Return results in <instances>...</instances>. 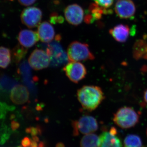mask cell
Returning <instances> with one entry per match:
<instances>
[{"mask_svg":"<svg viewBox=\"0 0 147 147\" xmlns=\"http://www.w3.org/2000/svg\"><path fill=\"white\" fill-rule=\"evenodd\" d=\"M77 96L82 107L89 111L95 110L105 98L101 88L94 86L82 87L77 91Z\"/></svg>","mask_w":147,"mask_h":147,"instance_id":"cell-1","label":"cell"},{"mask_svg":"<svg viewBox=\"0 0 147 147\" xmlns=\"http://www.w3.org/2000/svg\"><path fill=\"white\" fill-rule=\"evenodd\" d=\"M67 53L69 62L95 59L94 55L90 50L88 45L79 41L71 42L67 47Z\"/></svg>","mask_w":147,"mask_h":147,"instance_id":"cell-2","label":"cell"},{"mask_svg":"<svg viewBox=\"0 0 147 147\" xmlns=\"http://www.w3.org/2000/svg\"><path fill=\"white\" fill-rule=\"evenodd\" d=\"M139 116L131 107H123L119 109L114 115L113 121L121 128L128 129L133 127L138 123Z\"/></svg>","mask_w":147,"mask_h":147,"instance_id":"cell-3","label":"cell"},{"mask_svg":"<svg viewBox=\"0 0 147 147\" xmlns=\"http://www.w3.org/2000/svg\"><path fill=\"white\" fill-rule=\"evenodd\" d=\"M45 51L50 57V64L53 66L61 65L68 61L67 55L59 42H54L47 44Z\"/></svg>","mask_w":147,"mask_h":147,"instance_id":"cell-4","label":"cell"},{"mask_svg":"<svg viewBox=\"0 0 147 147\" xmlns=\"http://www.w3.org/2000/svg\"><path fill=\"white\" fill-rule=\"evenodd\" d=\"M63 71L70 81L75 84L84 79L87 73L85 65L78 62L69 63L63 67Z\"/></svg>","mask_w":147,"mask_h":147,"instance_id":"cell-5","label":"cell"},{"mask_svg":"<svg viewBox=\"0 0 147 147\" xmlns=\"http://www.w3.org/2000/svg\"><path fill=\"white\" fill-rule=\"evenodd\" d=\"M28 63L32 68L40 70L47 68L50 65L51 59L45 50L36 49L30 55Z\"/></svg>","mask_w":147,"mask_h":147,"instance_id":"cell-6","label":"cell"},{"mask_svg":"<svg viewBox=\"0 0 147 147\" xmlns=\"http://www.w3.org/2000/svg\"><path fill=\"white\" fill-rule=\"evenodd\" d=\"M73 125L75 135L79 132L83 134H91L96 131L98 128L97 121L90 116H83L78 121H74Z\"/></svg>","mask_w":147,"mask_h":147,"instance_id":"cell-7","label":"cell"},{"mask_svg":"<svg viewBox=\"0 0 147 147\" xmlns=\"http://www.w3.org/2000/svg\"><path fill=\"white\" fill-rule=\"evenodd\" d=\"M42 18V12L41 10L34 7L25 9L21 15L22 23L30 28L38 26L40 24Z\"/></svg>","mask_w":147,"mask_h":147,"instance_id":"cell-8","label":"cell"},{"mask_svg":"<svg viewBox=\"0 0 147 147\" xmlns=\"http://www.w3.org/2000/svg\"><path fill=\"white\" fill-rule=\"evenodd\" d=\"M64 14L67 21L73 26L80 25L84 19V10L80 6L76 4L67 7L64 10Z\"/></svg>","mask_w":147,"mask_h":147,"instance_id":"cell-9","label":"cell"},{"mask_svg":"<svg viewBox=\"0 0 147 147\" xmlns=\"http://www.w3.org/2000/svg\"><path fill=\"white\" fill-rule=\"evenodd\" d=\"M115 10L119 17L127 19L134 16L136 8L131 0H118L116 3Z\"/></svg>","mask_w":147,"mask_h":147,"instance_id":"cell-10","label":"cell"},{"mask_svg":"<svg viewBox=\"0 0 147 147\" xmlns=\"http://www.w3.org/2000/svg\"><path fill=\"white\" fill-rule=\"evenodd\" d=\"M117 130L115 127L111 128L109 131L102 132L100 137L99 147H122L121 142L117 136Z\"/></svg>","mask_w":147,"mask_h":147,"instance_id":"cell-11","label":"cell"},{"mask_svg":"<svg viewBox=\"0 0 147 147\" xmlns=\"http://www.w3.org/2000/svg\"><path fill=\"white\" fill-rule=\"evenodd\" d=\"M10 97L14 104L22 105L28 100L30 94L26 87L24 85H17L11 90Z\"/></svg>","mask_w":147,"mask_h":147,"instance_id":"cell-12","label":"cell"},{"mask_svg":"<svg viewBox=\"0 0 147 147\" xmlns=\"http://www.w3.org/2000/svg\"><path fill=\"white\" fill-rule=\"evenodd\" d=\"M18 39L20 45L28 49L35 45L38 42L39 38L37 32L26 29L20 32Z\"/></svg>","mask_w":147,"mask_h":147,"instance_id":"cell-13","label":"cell"},{"mask_svg":"<svg viewBox=\"0 0 147 147\" xmlns=\"http://www.w3.org/2000/svg\"><path fill=\"white\" fill-rule=\"evenodd\" d=\"M37 32L39 39L43 42H51L55 38V30L52 25L48 22L45 21L40 24Z\"/></svg>","mask_w":147,"mask_h":147,"instance_id":"cell-14","label":"cell"},{"mask_svg":"<svg viewBox=\"0 0 147 147\" xmlns=\"http://www.w3.org/2000/svg\"><path fill=\"white\" fill-rule=\"evenodd\" d=\"M130 29L127 26L119 24L111 29L110 34L116 41L119 42H126L130 34Z\"/></svg>","mask_w":147,"mask_h":147,"instance_id":"cell-15","label":"cell"},{"mask_svg":"<svg viewBox=\"0 0 147 147\" xmlns=\"http://www.w3.org/2000/svg\"><path fill=\"white\" fill-rule=\"evenodd\" d=\"M81 147H99L100 138L96 134H88L81 140Z\"/></svg>","mask_w":147,"mask_h":147,"instance_id":"cell-16","label":"cell"},{"mask_svg":"<svg viewBox=\"0 0 147 147\" xmlns=\"http://www.w3.org/2000/svg\"><path fill=\"white\" fill-rule=\"evenodd\" d=\"M147 41L145 38L138 40L134 43L133 48V56L135 59L139 60L143 58Z\"/></svg>","mask_w":147,"mask_h":147,"instance_id":"cell-17","label":"cell"},{"mask_svg":"<svg viewBox=\"0 0 147 147\" xmlns=\"http://www.w3.org/2000/svg\"><path fill=\"white\" fill-rule=\"evenodd\" d=\"M11 60L10 50L7 47H0V68H7Z\"/></svg>","mask_w":147,"mask_h":147,"instance_id":"cell-18","label":"cell"},{"mask_svg":"<svg viewBox=\"0 0 147 147\" xmlns=\"http://www.w3.org/2000/svg\"><path fill=\"white\" fill-rule=\"evenodd\" d=\"M124 147H142V141L138 135L129 134L124 139Z\"/></svg>","mask_w":147,"mask_h":147,"instance_id":"cell-19","label":"cell"},{"mask_svg":"<svg viewBox=\"0 0 147 147\" xmlns=\"http://www.w3.org/2000/svg\"><path fill=\"white\" fill-rule=\"evenodd\" d=\"M16 82L5 75L0 76V90L7 92L16 86Z\"/></svg>","mask_w":147,"mask_h":147,"instance_id":"cell-20","label":"cell"},{"mask_svg":"<svg viewBox=\"0 0 147 147\" xmlns=\"http://www.w3.org/2000/svg\"><path fill=\"white\" fill-rule=\"evenodd\" d=\"M21 45L16 46L13 51V58L16 62H19L26 56L27 49Z\"/></svg>","mask_w":147,"mask_h":147,"instance_id":"cell-21","label":"cell"},{"mask_svg":"<svg viewBox=\"0 0 147 147\" xmlns=\"http://www.w3.org/2000/svg\"><path fill=\"white\" fill-rule=\"evenodd\" d=\"M98 5L104 8H108L113 5L114 0H94Z\"/></svg>","mask_w":147,"mask_h":147,"instance_id":"cell-22","label":"cell"},{"mask_svg":"<svg viewBox=\"0 0 147 147\" xmlns=\"http://www.w3.org/2000/svg\"><path fill=\"white\" fill-rule=\"evenodd\" d=\"M50 21L52 24H55L56 23H62L64 19L62 16H59L56 13H53L50 17Z\"/></svg>","mask_w":147,"mask_h":147,"instance_id":"cell-23","label":"cell"},{"mask_svg":"<svg viewBox=\"0 0 147 147\" xmlns=\"http://www.w3.org/2000/svg\"><path fill=\"white\" fill-rule=\"evenodd\" d=\"M37 0H18L19 3L22 5L26 6H30L34 3Z\"/></svg>","mask_w":147,"mask_h":147,"instance_id":"cell-24","label":"cell"},{"mask_svg":"<svg viewBox=\"0 0 147 147\" xmlns=\"http://www.w3.org/2000/svg\"><path fill=\"white\" fill-rule=\"evenodd\" d=\"M32 140L28 137H25L21 142L22 147H30L31 144Z\"/></svg>","mask_w":147,"mask_h":147,"instance_id":"cell-25","label":"cell"},{"mask_svg":"<svg viewBox=\"0 0 147 147\" xmlns=\"http://www.w3.org/2000/svg\"><path fill=\"white\" fill-rule=\"evenodd\" d=\"M19 126V124L17 123L16 122L13 121L11 123V127L13 129H16Z\"/></svg>","mask_w":147,"mask_h":147,"instance_id":"cell-26","label":"cell"},{"mask_svg":"<svg viewBox=\"0 0 147 147\" xmlns=\"http://www.w3.org/2000/svg\"><path fill=\"white\" fill-rule=\"evenodd\" d=\"M144 99L145 102L147 103V89L144 92Z\"/></svg>","mask_w":147,"mask_h":147,"instance_id":"cell-27","label":"cell"},{"mask_svg":"<svg viewBox=\"0 0 147 147\" xmlns=\"http://www.w3.org/2000/svg\"><path fill=\"white\" fill-rule=\"evenodd\" d=\"M143 59L147 60V43L146 46V49H145L144 55Z\"/></svg>","mask_w":147,"mask_h":147,"instance_id":"cell-28","label":"cell"},{"mask_svg":"<svg viewBox=\"0 0 147 147\" xmlns=\"http://www.w3.org/2000/svg\"><path fill=\"white\" fill-rule=\"evenodd\" d=\"M56 147H65L63 144L62 143H59L56 146Z\"/></svg>","mask_w":147,"mask_h":147,"instance_id":"cell-29","label":"cell"},{"mask_svg":"<svg viewBox=\"0 0 147 147\" xmlns=\"http://www.w3.org/2000/svg\"><path fill=\"white\" fill-rule=\"evenodd\" d=\"M146 134H147V131H146Z\"/></svg>","mask_w":147,"mask_h":147,"instance_id":"cell-30","label":"cell"}]
</instances>
